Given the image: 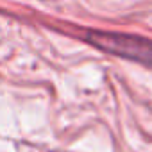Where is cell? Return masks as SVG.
I'll return each instance as SVG.
<instances>
[{
    "instance_id": "1",
    "label": "cell",
    "mask_w": 152,
    "mask_h": 152,
    "mask_svg": "<svg viewBox=\"0 0 152 152\" xmlns=\"http://www.w3.org/2000/svg\"><path fill=\"white\" fill-rule=\"evenodd\" d=\"M84 39L102 52L152 66V39L107 31H88Z\"/></svg>"
}]
</instances>
